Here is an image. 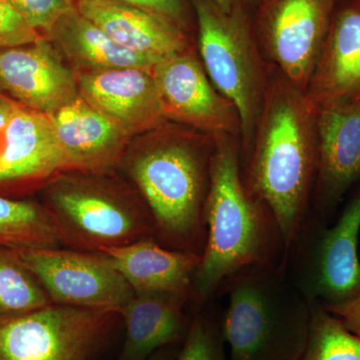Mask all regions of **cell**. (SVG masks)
<instances>
[{
  "label": "cell",
  "mask_w": 360,
  "mask_h": 360,
  "mask_svg": "<svg viewBox=\"0 0 360 360\" xmlns=\"http://www.w3.org/2000/svg\"><path fill=\"white\" fill-rule=\"evenodd\" d=\"M338 0H257L253 25L265 60L305 94Z\"/></svg>",
  "instance_id": "cell-9"
},
{
  "label": "cell",
  "mask_w": 360,
  "mask_h": 360,
  "mask_svg": "<svg viewBox=\"0 0 360 360\" xmlns=\"http://www.w3.org/2000/svg\"><path fill=\"white\" fill-rule=\"evenodd\" d=\"M77 9L118 44L165 58L191 49L188 32L172 21L116 0H77Z\"/></svg>",
  "instance_id": "cell-16"
},
{
  "label": "cell",
  "mask_w": 360,
  "mask_h": 360,
  "mask_svg": "<svg viewBox=\"0 0 360 360\" xmlns=\"http://www.w3.org/2000/svg\"><path fill=\"white\" fill-rule=\"evenodd\" d=\"M39 39V32L26 22L9 0H0V49L33 44Z\"/></svg>",
  "instance_id": "cell-27"
},
{
  "label": "cell",
  "mask_w": 360,
  "mask_h": 360,
  "mask_svg": "<svg viewBox=\"0 0 360 360\" xmlns=\"http://www.w3.org/2000/svg\"><path fill=\"white\" fill-rule=\"evenodd\" d=\"M118 315L52 303L0 319V360H87Z\"/></svg>",
  "instance_id": "cell-8"
},
{
  "label": "cell",
  "mask_w": 360,
  "mask_h": 360,
  "mask_svg": "<svg viewBox=\"0 0 360 360\" xmlns=\"http://www.w3.org/2000/svg\"><path fill=\"white\" fill-rule=\"evenodd\" d=\"M221 317L215 310L196 312L175 360H229Z\"/></svg>",
  "instance_id": "cell-25"
},
{
  "label": "cell",
  "mask_w": 360,
  "mask_h": 360,
  "mask_svg": "<svg viewBox=\"0 0 360 360\" xmlns=\"http://www.w3.org/2000/svg\"><path fill=\"white\" fill-rule=\"evenodd\" d=\"M317 174L311 205L326 224L350 188L360 184V98L315 112Z\"/></svg>",
  "instance_id": "cell-12"
},
{
  "label": "cell",
  "mask_w": 360,
  "mask_h": 360,
  "mask_svg": "<svg viewBox=\"0 0 360 360\" xmlns=\"http://www.w3.org/2000/svg\"><path fill=\"white\" fill-rule=\"evenodd\" d=\"M16 106L0 97V132H4Z\"/></svg>",
  "instance_id": "cell-30"
},
{
  "label": "cell",
  "mask_w": 360,
  "mask_h": 360,
  "mask_svg": "<svg viewBox=\"0 0 360 360\" xmlns=\"http://www.w3.org/2000/svg\"><path fill=\"white\" fill-rule=\"evenodd\" d=\"M151 73L167 118L212 136L240 139L238 108L214 86L193 49L163 58L151 68Z\"/></svg>",
  "instance_id": "cell-11"
},
{
  "label": "cell",
  "mask_w": 360,
  "mask_h": 360,
  "mask_svg": "<svg viewBox=\"0 0 360 360\" xmlns=\"http://www.w3.org/2000/svg\"><path fill=\"white\" fill-rule=\"evenodd\" d=\"M16 251L53 304L120 314L134 296L105 253L63 246Z\"/></svg>",
  "instance_id": "cell-10"
},
{
  "label": "cell",
  "mask_w": 360,
  "mask_h": 360,
  "mask_svg": "<svg viewBox=\"0 0 360 360\" xmlns=\"http://www.w3.org/2000/svg\"><path fill=\"white\" fill-rule=\"evenodd\" d=\"M49 40L0 49V90L51 115L79 96L77 75Z\"/></svg>",
  "instance_id": "cell-13"
},
{
  "label": "cell",
  "mask_w": 360,
  "mask_h": 360,
  "mask_svg": "<svg viewBox=\"0 0 360 360\" xmlns=\"http://www.w3.org/2000/svg\"><path fill=\"white\" fill-rule=\"evenodd\" d=\"M198 26L201 63L214 86L238 108L243 160L269 85L271 65L260 51L250 7L224 11L213 0H191Z\"/></svg>",
  "instance_id": "cell-5"
},
{
  "label": "cell",
  "mask_w": 360,
  "mask_h": 360,
  "mask_svg": "<svg viewBox=\"0 0 360 360\" xmlns=\"http://www.w3.org/2000/svg\"><path fill=\"white\" fill-rule=\"evenodd\" d=\"M77 82L79 96L127 134L158 129L167 120L151 70L80 71Z\"/></svg>",
  "instance_id": "cell-15"
},
{
  "label": "cell",
  "mask_w": 360,
  "mask_h": 360,
  "mask_svg": "<svg viewBox=\"0 0 360 360\" xmlns=\"http://www.w3.org/2000/svg\"><path fill=\"white\" fill-rule=\"evenodd\" d=\"M101 252L108 255L134 295L191 293L201 258L198 253L165 248L155 238L106 248Z\"/></svg>",
  "instance_id": "cell-20"
},
{
  "label": "cell",
  "mask_w": 360,
  "mask_h": 360,
  "mask_svg": "<svg viewBox=\"0 0 360 360\" xmlns=\"http://www.w3.org/2000/svg\"><path fill=\"white\" fill-rule=\"evenodd\" d=\"M243 160L245 186L274 217L286 258L309 219L319 153L315 113L304 94L274 65L250 151Z\"/></svg>",
  "instance_id": "cell-1"
},
{
  "label": "cell",
  "mask_w": 360,
  "mask_h": 360,
  "mask_svg": "<svg viewBox=\"0 0 360 360\" xmlns=\"http://www.w3.org/2000/svg\"><path fill=\"white\" fill-rule=\"evenodd\" d=\"M298 238L307 241H296L288 251L300 253L297 264L284 270L292 267L285 274L310 303L335 307L359 295L360 184L335 224L307 219Z\"/></svg>",
  "instance_id": "cell-7"
},
{
  "label": "cell",
  "mask_w": 360,
  "mask_h": 360,
  "mask_svg": "<svg viewBox=\"0 0 360 360\" xmlns=\"http://www.w3.org/2000/svg\"><path fill=\"white\" fill-rule=\"evenodd\" d=\"M215 4H219L222 9L231 11L238 7H250L255 8L257 0H213Z\"/></svg>",
  "instance_id": "cell-31"
},
{
  "label": "cell",
  "mask_w": 360,
  "mask_h": 360,
  "mask_svg": "<svg viewBox=\"0 0 360 360\" xmlns=\"http://www.w3.org/2000/svg\"><path fill=\"white\" fill-rule=\"evenodd\" d=\"M0 146V184L49 179L68 170L51 115L16 106Z\"/></svg>",
  "instance_id": "cell-17"
},
{
  "label": "cell",
  "mask_w": 360,
  "mask_h": 360,
  "mask_svg": "<svg viewBox=\"0 0 360 360\" xmlns=\"http://www.w3.org/2000/svg\"><path fill=\"white\" fill-rule=\"evenodd\" d=\"M181 343L162 348L146 360H175L179 354Z\"/></svg>",
  "instance_id": "cell-32"
},
{
  "label": "cell",
  "mask_w": 360,
  "mask_h": 360,
  "mask_svg": "<svg viewBox=\"0 0 360 360\" xmlns=\"http://www.w3.org/2000/svg\"><path fill=\"white\" fill-rule=\"evenodd\" d=\"M0 246L13 250L63 246L44 205L0 196Z\"/></svg>",
  "instance_id": "cell-22"
},
{
  "label": "cell",
  "mask_w": 360,
  "mask_h": 360,
  "mask_svg": "<svg viewBox=\"0 0 360 360\" xmlns=\"http://www.w3.org/2000/svg\"><path fill=\"white\" fill-rule=\"evenodd\" d=\"M305 101L312 112L360 98V0H338Z\"/></svg>",
  "instance_id": "cell-14"
},
{
  "label": "cell",
  "mask_w": 360,
  "mask_h": 360,
  "mask_svg": "<svg viewBox=\"0 0 360 360\" xmlns=\"http://www.w3.org/2000/svg\"><path fill=\"white\" fill-rule=\"evenodd\" d=\"M0 146H1V142H0Z\"/></svg>",
  "instance_id": "cell-33"
},
{
  "label": "cell",
  "mask_w": 360,
  "mask_h": 360,
  "mask_svg": "<svg viewBox=\"0 0 360 360\" xmlns=\"http://www.w3.org/2000/svg\"><path fill=\"white\" fill-rule=\"evenodd\" d=\"M222 333L229 360H300L311 303L283 269L251 266L229 277Z\"/></svg>",
  "instance_id": "cell-4"
},
{
  "label": "cell",
  "mask_w": 360,
  "mask_h": 360,
  "mask_svg": "<svg viewBox=\"0 0 360 360\" xmlns=\"http://www.w3.org/2000/svg\"><path fill=\"white\" fill-rule=\"evenodd\" d=\"M46 200L45 210L63 245L72 250L101 252L155 238V220L144 201L96 182L58 180L47 191Z\"/></svg>",
  "instance_id": "cell-6"
},
{
  "label": "cell",
  "mask_w": 360,
  "mask_h": 360,
  "mask_svg": "<svg viewBox=\"0 0 360 360\" xmlns=\"http://www.w3.org/2000/svg\"><path fill=\"white\" fill-rule=\"evenodd\" d=\"M52 304L39 278L18 251L0 246V319Z\"/></svg>",
  "instance_id": "cell-23"
},
{
  "label": "cell",
  "mask_w": 360,
  "mask_h": 360,
  "mask_svg": "<svg viewBox=\"0 0 360 360\" xmlns=\"http://www.w3.org/2000/svg\"><path fill=\"white\" fill-rule=\"evenodd\" d=\"M51 117L68 169L103 172L120 158L129 134L80 96Z\"/></svg>",
  "instance_id": "cell-18"
},
{
  "label": "cell",
  "mask_w": 360,
  "mask_h": 360,
  "mask_svg": "<svg viewBox=\"0 0 360 360\" xmlns=\"http://www.w3.org/2000/svg\"><path fill=\"white\" fill-rule=\"evenodd\" d=\"M47 39L80 71L139 68L151 70L163 58L125 49L84 18L77 7L65 14Z\"/></svg>",
  "instance_id": "cell-21"
},
{
  "label": "cell",
  "mask_w": 360,
  "mask_h": 360,
  "mask_svg": "<svg viewBox=\"0 0 360 360\" xmlns=\"http://www.w3.org/2000/svg\"><path fill=\"white\" fill-rule=\"evenodd\" d=\"M191 293L134 295L120 311L125 338L118 360H146L162 348L179 345L191 319L184 307Z\"/></svg>",
  "instance_id": "cell-19"
},
{
  "label": "cell",
  "mask_w": 360,
  "mask_h": 360,
  "mask_svg": "<svg viewBox=\"0 0 360 360\" xmlns=\"http://www.w3.org/2000/svg\"><path fill=\"white\" fill-rule=\"evenodd\" d=\"M161 137L132 158L129 174L155 220V238L202 255L215 137Z\"/></svg>",
  "instance_id": "cell-3"
},
{
  "label": "cell",
  "mask_w": 360,
  "mask_h": 360,
  "mask_svg": "<svg viewBox=\"0 0 360 360\" xmlns=\"http://www.w3.org/2000/svg\"><path fill=\"white\" fill-rule=\"evenodd\" d=\"M300 360H360V335L312 302L309 338Z\"/></svg>",
  "instance_id": "cell-24"
},
{
  "label": "cell",
  "mask_w": 360,
  "mask_h": 360,
  "mask_svg": "<svg viewBox=\"0 0 360 360\" xmlns=\"http://www.w3.org/2000/svg\"><path fill=\"white\" fill-rule=\"evenodd\" d=\"M37 32L49 33L65 14L77 7V0H9Z\"/></svg>",
  "instance_id": "cell-26"
},
{
  "label": "cell",
  "mask_w": 360,
  "mask_h": 360,
  "mask_svg": "<svg viewBox=\"0 0 360 360\" xmlns=\"http://www.w3.org/2000/svg\"><path fill=\"white\" fill-rule=\"evenodd\" d=\"M324 309L341 319L348 329L360 335V292L348 302Z\"/></svg>",
  "instance_id": "cell-29"
},
{
  "label": "cell",
  "mask_w": 360,
  "mask_h": 360,
  "mask_svg": "<svg viewBox=\"0 0 360 360\" xmlns=\"http://www.w3.org/2000/svg\"><path fill=\"white\" fill-rule=\"evenodd\" d=\"M215 137L206 201V241L191 298L207 303L225 281L251 266L284 270L285 252L274 217L248 191L236 137Z\"/></svg>",
  "instance_id": "cell-2"
},
{
  "label": "cell",
  "mask_w": 360,
  "mask_h": 360,
  "mask_svg": "<svg viewBox=\"0 0 360 360\" xmlns=\"http://www.w3.org/2000/svg\"><path fill=\"white\" fill-rule=\"evenodd\" d=\"M162 16L186 32L191 28V11L186 0H116Z\"/></svg>",
  "instance_id": "cell-28"
}]
</instances>
